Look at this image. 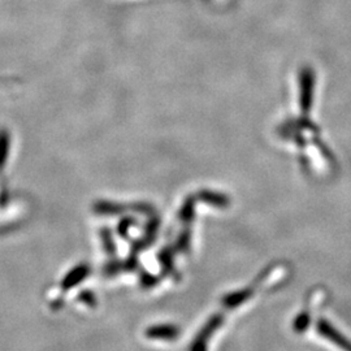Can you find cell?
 <instances>
[{
  "label": "cell",
  "mask_w": 351,
  "mask_h": 351,
  "mask_svg": "<svg viewBox=\"0 0 351 351\" xmlns=\"http://www.w3.org/2000/svg\"><path fill=\"white\" fill-rule=\"evenodd\" d=\"M316 332L336 346H339L341 350L351 351L350 339H346V336H343L339 329H336V326L330 324L326 319H320L316 323Z\"/></svg>",
  "instance_id": "cell-1"
},
{
  "label": "cell",
  "mask_w": 351,
  "mask_h": 351,
  "mask_svg": "<svg viewBox=\"0 0 351 351\" xmlns=\"http://www.w3.org/2000/svg\"><path fill=\"white\" fill-rule=\"evenodd\" d=\"M301 107L303 113L311 111L314 97L315 75L313 69H303L301 73Z\"/></svg>",
  "instance_id": "cell-2"
},
{
  "label": "cell",
  "mask_w": 351,
  "mask_h": 351,
  "mask_svg": "<svg viewBox=\"0 0 351 351\" xmlns=\"http://www.w3.org/2000/svg\"><path fill=\"white\" fill-rule=\"evenodd\" d=\"M223 323V319L221 316H213V319L207 323V326H204L202 329L198 339L194 342L191 351H207V342L210 337L213 336V332L220 326V324Z\"/></svg>",
  "instance_id": "cell-3"
},
{
  "label": "cell",
  "mask_w": 351,
  "mask_h": 351,
  "mask_svg": "<svg viewBox=\"0 0 351 351\" xmlns=\"http://www.w3.org/2000/svg\"><path fill=\"white\" fill-rule=\"evenodd\" d=\"M254 290H255V288H246L229 294L228 297L224 298V306H228L229 308L237 307L239 304H242L243 302L251 298V295L254 294Z\"/></svg>",
  "instance_id": "cell-4"
},
{
  "label": "cell",
  "mask_w": 351,
  "mask_h": 351,
  "mask_svg": "<svg viewBox=\"0 0 351 351\" xmlns=\"http://www.w3.org/2000/svg\"><path fill=\"white\" fill-rule=\"evenodd\" d=\"M147 336L155 339H173L177 336V329L173 326H155L147 330Z\"/></svg>",
  "instance_id": "cell-5"
},
{
  "label": "cell",
  "mask_w": 351,
  "mask_h": 351,
  "mask_svg": "<svg viewBox=\"0 0 351 351\" xmlns=\"http://www.w3.org/2000/svg\"><path fill=\"white\" fill-rule=\"evenodd\" d=\"M310 322H311V315L308 314L307 311L302 313L301 315L297 316V319H295V322H294V330H295L297 333L304 332V330L307 329L308 324H310Z\"/></svg>",
  "instance_id": "cell-6"
}]
</instances>
